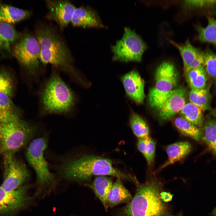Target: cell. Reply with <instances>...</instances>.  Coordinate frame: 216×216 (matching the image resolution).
Here are the masks:
<instances>
[{"instance_id": "6da1fadb", "label": "cell", "mask_w": 216, "mask_h": 216, "mask_svg": "<svg viewBox=\"0 0 216 216\" xmlns=\"http://www.w3.org/2000/svg\"><path fill=\"white\" fill-rule=\"evenodd\" d=\"M58 170L65 178L76 181L89 180L94 176L109 175L138 183L134 177L114 167L110 159L94 155L67 158L59 166Z\"/></svg>"}, {"instance_id": "7a4b0ae2", "label": "cell", "mask_w": 216, "mask_h": 216, "mask_svg": "<svg viewBox=\"0 0 216 216\" xmlns=\"http://www.w3.org/2000/svg\"><path fill=\"white\" fill-rule=\"evenodd\" d=\"M35 34L40 46V62L44 65H52L72 79L76 78L70 51L56 30L48 24H40Z\"/></svg>"}, {"instance_id": "3957f363", "label": "cell", "mask_w": 216, "mask_h": 216, "mask_svg": "<svg viewBox=\"0 0 216 216\" xmlns=\"http://www.w3.org/2000/svg\"><path fill=\"white\" fill-rule=\"evenodd\" d=\"M162 187L154 178L139 184L132 201L121 209L118 216H169L168 205L161 198Z\"/></svg>"}, {"instance_id": "277c9868", "label": "cell", "mask_w": 216, "mask_h": 216, "mask_svg": "<svg viewBox=\"0 0 216 216\" xmlns=\"http://www.w3.org/2000/svg\"><path fill=\"white\" fill-rule=\"evenodd\" d=\"M43 110L47 114H65L73 108L74 94L57 70H53L41 92Z\"/></svg>"}, {"instance_id": "5b68a950", "label": "cell", "mask_w": 216, "mask_h": 216, "mask_svg": "<svg viewBox=\"0 0 216 216\" xmlns=\"http://www.w3.org/2000/svg\"><path fill=\"white\" fill-rule=\"evenodd\" d=\"M36 130L21 118L0 123V150L2 153H15L30 141Z\"/></svg>"}, {"instance_id": "8992f818", "label": "cell", "mask_w": 216, "mask_h": 216, "mask_svg": "<svg viewBox=\"0 0 216 216\" xmlns=\"http://www.w3.org/2000/svg\"><path fill=\"white\" fill-rule=\"evenodd\" d=\"M47 146V138L44 136L33 140L26 152V159L36 173L38 190L55 182V175L50 171L44 157Z\"/></svg>"}, {"instance_id": "52a82bcc", "label": "cell", "mask_w": 216, "mask_h": 216, "mask_svg": "<svg viewBox=\"0 0 216 216\" xmlns=\"http://www.w3.org/2000/svg\"><path fill=\"white\" fill-rule=\"evenodd\" d=\"M178 74L174 64L164 62L157 68L155 74V84L149 90L148 100L150 106L156 109L167 95L176 86Z\"/></svg>"}, {"instance_id": "ba28073f", "label": "cell", "mask_w": 216, "mask_h": 216, "mask_svg": "<svg viewBox=\"0 0 216 216\" xmlns=\"http://www.w3.org/2000/svg\"><path fill=\"white\" fill-rule=\"evenodd\" d=\"M147 48L141 37L130 28L126 27L122 38L112 46L114 54L112 60L125 62H140Z\"/></svg>"}, {"instance_id": "9c48e42d", "label": "cell", "mask_w": 216, "mask_h": 216, "mask_svg": "<svg viewBox=\"0 0 216 216\" xmlns=\"http://www.w3.org/2000/svg\"><path fill=\"white\" fill-rule=\"evenodd\" d=\"M14 56L30 73L34 74L39 68L40 48L35 36L26 34L22 36L13 50Z\"/></svg>"}, {"instance_id": "30bf717a", "label": "cell", "mask_w": 216, "mask_h": 216, "mask_svg": "<svg viewBox=\"0 0 216 216\" xmlns=\"http://www.w3.org/2000/svg\"><path fill=\"white\" fill-rule=\"evenodd\" d=\"M3 154L4 179L1 187L7 191L17 189L29 178L30 173L24 163L15 153L5 152Z\"/></svg>"}, {"instance_id": "8fae6325", "label": "cell", "mask_w": 216, "mask_h": 216, "mask_svg": "<svg viewBox=\"0 0 216 216\" xmlns=\"http://www.w3.org/2000/svg\"><path fill=\"white\" fill-rule=\"evenodd\" d=\"M186 92L185 88L179 87L167 95L156 109L162 119H169L181 111L186 104Z\"/></svg>"}, {"instance_id": "7c38bea8", "label": "cell", "mask_w": 216, "mask_h": 216, "mask_svg": "<svg viewBox=\"0 0 216 216\" xmlns=\"http://www.w3.org/2000/svg\"><path fill=\"white\" fill-rule=\"evenodd\" d=\"M48 9L46 18L56 22L60 29H63L71 22L76 9L70 1L64 0H46Z\"/></svg>"}, {"instance_id": "4fadbf2b", "label": "cell", "mask_w": 216, "mask_h": 216, "mask_svg": "<svg viewBox=\"0 0 216 216\" xmlns=\"http://www.w3.org/2000/svg\"><path fill=\"white\" fill-rule=\"evenodd\" d=\"M26 188L23 187L7 191L0 187V215L17 211L26 206L29 199Z\"/></svg>"}, {"instance_id": "5bb4252c", "label": "cell", "mask_w": 216, "mask_h": 216, "mask_svg": "<svg viewBox=\"0 0 216 216\" xmlns=\"http://www.w3.org/2000/svg\"><path fill=\"white\" fill-rule=\"evenodd\" d=\"M120 80L127 96L137 104L143 103L145 84L138 72L134 70L122 76Z\"/></svg>"}, {"instance_id": "9a60e30c", "label": "cell", "mask_w": 216, "mask_h": 216, "mask_svg": "<svg viewBox=\"0 0 216 216\" xmlns=\"http://www.w3.org/2000/svg\"><path fill=\"white\" fill-rule=\"evenodd\" d=\"M71 22L74 26L84 28L104 26L97 12L89 7L76 8Z\"/></svg>"}, {"instance_id": "2e32d148", "label": "cell", "mask_w": 216, "mask_h": 216, "mask_svg": "<svg viewBox=\"0 0 216 216\" xmlns=\"http://www.w3.org/2000/svg\"><path fill=\"white\" fill-rule=\"evenodd\" d=\"M191 149L190 144L187 142H178L168 145L166 148L168 159L159 168L160 170L182 160Z\"/></svg>"}, {"instance_id": "e0dca14e", "label": "cell", "mask_w": 216, "mask_h": 216, "mask_svg": "<svg viewBox=\"0 0 216 216\" xmlns=\"http://www.w3.org/2000/svg\"><path fill=\"white\" fill-rule=\"evenodd\" d=\"M121 179L117 178L109 193L107 197L109 207H112L122 203L127 204L132 200L131 194L124 186Z\"/></svg>"}, {"instance_id": "ac0fdd59", "label": "cell", "mask_w": 216, "mask_h": 216, "mask_svg": "<svg viewBox=\"0 0 216 216\" xmlns=\"http://www.w3.org/2000/svg\"><path fill=\"white\" fill-rule=\"evenodd\" d=\"M8 95L0 92V123L21 118L19 110Z\"/></svg>"}, {"instance_id": "d6986e66", "label": "cell", "mask_w": 216, "mask_h": 216, "mask_svg": "<svg viewBox=\"0 0 216 216\" xmlns=\"http://www.w3.org/2000/svg\"><path fill=\"white\" fill-rule=\"evenodd\" d=\"M113 183L110 178L100 176L95 178L90 187L103 204L105 210L109 207L107 197Z\"/></svg>"}, {"instance_id": "ffe728a7", "label": "cell", "mask_w": 216, "mask_h": 216, "mask_svg": "<svg viewBox=\"0 0 216 216\" xmlns=\"http://www.w3.org/2000/svg\"><path fill=\"white\" fill-rule=\"evenodd\" d=\"M31 11L5 4L0 5V22L11 25L25 19Z\"/></svg>"}, {"instance_id": "44dd1931", "label": "cell", "mask_w": 216, "mask_h": 216, "mask_svg": "<svg viewBox=\"0 0 216 216\" xmlns=\"http://www.w3.org/2000/svg\"><path fill=\"white\" fill-rule=\"evenodd\" d=\"M21 36L11 24L0 22V50L10 51V46Z\"/></svg>"}, {"instance_id": "7402d4cb", "label": "cell", "mask_w": 216, "mask_h": 216, "mask_svg": "<svg viewBox=\"0 0 216 216\" xmlns=\"http://www.w3.org/2000/svg\"><path fill=\"white\" fill-rule=\"evenodd\" d=\"M209 149L216 156V120L209 118L204 123L201 137Z\"/></svg>"}, {"instance_id": "603a6c76", "label": "cell", "mask_w": 216, "mask_h": 216, "mask_svg": "<svg viewBox=\"0 0 216 216\" xmlns=\"http://www.w3.org/2000/svg\"><path fill=\"white\" fill-rule=\"evenodd\" d=\"M169 41L178 50L182 59L184 71L201 50L193 46L188 39L182 44L177 43L171 40Z\"/></svg>"}, {"instance_id": "cb8c5ba5", "label": "cell", "mask_w": 216, "mask_h": 216, "mask_svg": "<svg viewBox=\"0 0 216 216\" xmlns=\"http://www.w3.org/2000/svg\"><path fill=\"white\" fill-rule=\"evenodd\" d=\"M202 112L200 108L189 102L185 104L180 112L181 117L199 128L202 129L204 124Z\"/></svg>"}, {"instance_id": "d4e9b609", "label": "cell", "mask_w": 216, "mask_h": 216, "mask_svg": "<svg viewBox=\"0 0 216 216\" xmlns=\"http://www.w3.org/2000/svg\"><path fill=\"white\" fill-rule=\"evenodd\" d=\"M207 19L206 26H196L198 32L196 38L202 42L211 43L216 46V19L210 16H207Z\"/></svg>"}, {"instance_id": "484cf974", "label": "cell", "mask_w": 216, "mask_h": 216, "mask_svg": "<svg viewBox=\"0 0 216 216\" xmlns=\"http://www.w3.org/2000/svg\"><path fill=\"white\" fill-rule=\"evenodd\" d=\"M185 75L187 82L191 89L206 88L207 75L202 65L190 70Z\"/></svg>"}, {"instance_id": "4316f807", "label": "cell", "mask_w": 216, "mask_h": 216, "mask_svg": "<svg viewBox=\"0 0 216 216\" xmlns=\"http://www.w3.org/2000/svg\"><path fill=\"white\" fill-rule=\"evenodd\" d=\"M190 102L200 108L202 111L211 109V96L208 89H191L189 93Z\"/></svg>"}, {"instance_id": "83f0119b", "label": "cell", "mask_w": 216, "mask_h": 216, "mask_svg": "<svg viewBox=\"0 0 216 216\" xmlns=\"http://www.w3.org/2000/svg\"><path fill=\"white\" fill-rule=\"evenodd\" d=\"M174 124L178 131L183 135L199 141L201 137L200 129L181 117L176 118Z\"/></svg>"}, {"instance_id": "f1b7e54d", "label": "cell", "mask_w": 216, "mask_h": 216, "mask_svg": "<svg viewBox=\"0 0 216 216\" xmlns=\"http://www.w3.org/2000/svg\"><path fill=\"white\" fill-rule=\"evenodd\" d=\"M129 123L133 133L139 139L149 137L150 130L148 125L139 115L132 112L130 117Z\"/></svg>"}, {"instance_id": "f546056e", "label": "cell", "mask_w": 216, "mask_h": 216, "mask_svg": "<svg viewBox=\"0 0 216 216\" xmlns=\"http://www.w3.org/2000/svg\"><path fill=\"white\" fill-rule=\"evenodd\" d=\"M137 147L145 157L149 167L152 166L155 153L156 142L148 137L139 139L137 143Z\"/></svg>"}, {"instance_id": "4dcf8cb0", "label": "cell", "mask_w": 216, "mask_h": 216, "mask_svg": "<svg viewBox=\"0 0 216 216\" xmlns=\"http://www.w3.org/2000/svg\"><path fill=\"white\" fill-rule=\"evenodd\" d=\"M203 52L204 59L202 65L207 76L216 82V53L208 49Z\"/></svg>"}, {"instance_id": "1f68e13d", "label": "cell", "mask_w": 216, "mask_h": 216, "mask_svg": "<svg viewBox=\"0 0 216 216\" xmlns=\"http://www.w3.org/2000/svg\"><path fill=\"white\" fill-rule=\"evenodd\" d=\"M14 90V82L10 75L5 71L0 70V92L12 98Z\"/></svg>"}, {"instance_id": "d6a6232c", "label": "cell", "mask_w": 216, "mask_h": 216, "mask_svg": "<svg viewBox=\"0 0 216 216\" xmlns=\"http://www.w3.org/2000/svg\"><path fill=\"white\" fill-rule=\"evenodd\" d=\"M183 6L190 9L215 10L216 9V0H185L183 2Z\"/></svg>"}, {"instance_id": "836d02e7", "label": "cell", "mask_w": 216, "mask_h": 216, "mask_svg": "<svg viewBox=\"0 0 216 216\" xmlns=\"http://www.w3.org/2000/svg\"><path fill=\"white\" fill-rule=\"evenodd\" d=\"M204 59L203 51L201 50L198 55L184 71V74L190 70L202 66Z\"/></svg>"}, {"instance_id": "e575fe53", "label": "cell", "mask_w": 216, "mask_h": 216, "mask_svg": "<svg viewBox=\"0 0 216 216\" xmlns=\"http://www.w3.org/2000/svg\"><path fill=\"white\" fill-rule=\"evenodd\" d=\"M161 196L162 199L166 202L170 201L172 198V196L170 193L163 191L161 192Z\"/></svg>"}, {"instance_id": "d590c367", "label": "cell", "mask_w": 216, "mask_h": 216, "mask_svg": "<svg viewBox=\"0 0 216 216\" xmlns=\"http://www.w3.org/2000/svg\"><path fill=\"white\" fill-rule=\"evenodd\" d=\"M210 115L214 117H216V106L214 109L211 110Z\"/></svg>"}, {"instance_id": "8d00e7d4", "label": "cell", "mask_w": 216, "mask_h": 216, "mask_svg": "<svg viewBox=\"0 0 216 216\" xmlns=\"http://www.w3.org/2000/svg\"><path fill=\"white\" fill-rule=\"evenodd\" d=\"M212 214L213 216H216V207L213 210Z\"/></svg>"}, {"instance_id": "74e56055", "label": "cell", "mask_w": 216, "mask_h": 216, "mask_svg": "<svg viewBox=\"0 0 216 216\" xmlns=\"http://www.w3.org/2000/svg\"><path fill=\"white\" fill-rule=\"evenodd\" d=\"M170 216H182V214H177V215H171Z\"/></svg>"}, {"instance_id": "f35d334b", "label": "cell", "mask_w": 216, "mask_h": 216, "mask_svg": "<svg viewBox=\"0 0 216 216\" xmlns=\"http://www.w3.org/2000/svg\"><path fill=\"white\" fill-rule=\"evenodd\" d=\"M2 153V151L1 150H0V155Z\"/></svg>"}]
</instances>
